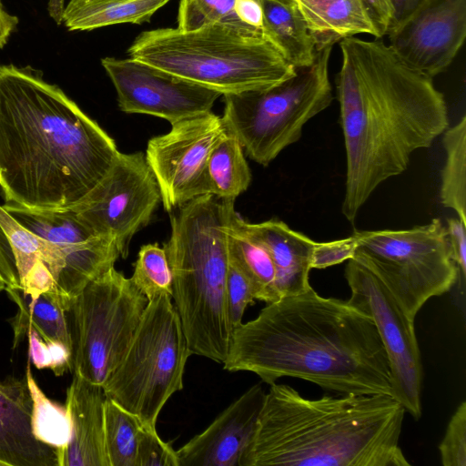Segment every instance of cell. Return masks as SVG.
<instances>
[{"label":"cell","instance_id":"22","mask_svg":"<svg viewBox=\"0 0 466 466\" xmlns=\"http://www.w3.org/2000/svg\"><path fill=\"white\" fill-rule=\"evenodd\" d=\"M41 261L46 264L56 283L62 268L59 251L0 205V274L5 287L21 289L24 279Z\"/></svg>","mask_w":466,"mask_h":466},{"label":"cell","instance_id":"1","mask_svg":"<svg viewBox=\"0 0 466 466\" xmlns=\"http://www.w3.org/2000/svg\"><path fill=\"white\" fill-rule=\"evenodd\" d=\"M119 151L58 86L31 66H0V190L5 204L65 211L82 202Z\"/></svg>","mask_w":466,"mask_h":466},{"label":"cell","instance_id":"35","mask_svg":"<svg viewBox=\"0 0 466 466\" xmlns=\"http://www.w3.org/2000/svg\"><path fill=\"white\" fill-rule=\"evenodd\" d=\"M443 466H466V402L462 401L451 416L439 445Z\"/></svg>","mask_w":466,"mask_h":466},{"label":"cell","instance_id":"9","mask_svg":"<svg viewBox=\"0 0 466 466\" xmlns=\"http://www.w3.org/2000/svg\"><path fill=\"white\" fill-rule=\"evenodd\" d=\"M147 297L115 267L89 282L66 310L72 371L103 387L126 353Z\"/></svg>","mask_w":466,"mask_h":466},{"label":"cell","instance_id":"30","mask_svg":"<svg viewBox=\"0 0 466 466\" xmlns=\"http://www.w3.org/2000/svg\"><path fill=\"white\" fill-rule=\"evenodd\" d=\"M143 424L110 399L105 401V444L110 466H136Z\"/></svg>","mask_w":466,"mask_h":466},{"label":"cell","instance_id":"31","mask_svg":"<svg viewBox=\"0 0 466 466\" xmlns=\"http://www.w3.org/2000/svg\"><path fill=\"white\" fill-rule=\"evenodd\" d=\"M131 279L148 300L172 296V274L164 248L157 243L140 248Z\"/></svg>","mask_w":466,"mask_h":466},{"label":"cell","instance_id":"25","mask_svg":"<svg viewBox=\"0 0 466 466\" xmlns=\"http://www.w3.org/2000/svg\"><path fill=\"white\" fill-rule=\"evenodd\" d=\"M169 0H69L61 22L69 31H89L117 25H142Z\"/></svg>","mask_w":466,"mask_h":466},{"label":"cell","instance_id":"45","mask_svg":"<svg viewBox=\"0 0 466 466\" xmlns=\"http://www.w3.org/2000/svg\"><path fill=\"white\" fill-rule=\"evenodd\" d=\"M0 466H1V464H0Z\"/></svg>","mask_w":466,"mask_h":466},{"label":"cell","instance_id":"41","mask_svg":"<svg viewBox=\"0 0 466 466\" xmlns=\"http://www.w3.org/2000/svg\"><path fill=\"white\" fill-rule=\"evenodd\" d=\"M18 24V18L9 14L0 0V48L4 47Z\"/></svg>","mask_w":466,"mask_h":466},{"label":"cell","instance_id":"7","mask_svg":"<svg viewBox=\"0 0 466 466\" xmlns=\"http://www.w3.org/2000/svg\"><path fill=\"white\" fill-rule=\"evenodd\" d=\"M333 46L317 53L312 65L268 88L226 94L222 118L244 152L267 167L302 135L304 125L333 100L329 64Z\"/></svg>","mask_w":466,"mask_h":466},{"label":"cell","instance_id":"36","mask_svg":"<svg viewBox=\"0 0 466 466\" xmlns=\"http://www.w3.org/2000/svg\"><path fill=\"white\" fill-rule=\"evenodd\" d=\"M136 466H179L177 451L158 436L157 430L143 426L138 440Z\"/></svg>","mask_w":466,"mask_h":466},{"label":"cell","instance_id":"15","mask_svg":"<svg viewBox=\"0 0 466 466\" xmlns=\"http://www.w3.org/2000/svg\"><path fill=\"white\" fill-rule=\"evenodd\" d=\"M121 111L161 117L170 124L211 111L222 95L133 58L104 57Z\"/></svg>","mask_w":466,"mask_h":466},{"label":"cell","instance_id":"32","mask_svg":"<svg viewBox=\"0 0 466 466\" xmlns=\"http://www.w3.org/2000/svg\"><path fill=\"white\" fill-rule=\"evenodd\" d=\"M235 2L236 0H180L177 28L194 30L214 23L251 27L238 18L234 11Z\"/></svg>","mask_w":466,"mask_h":466},{"label":"cell","instance_id":"8","mask_svg":"<svg viewBox=\"0 0 466 466\" xmlns=\"http://www.w3.org/2000/svg\"><path fill=\"white\" fill-rule=\"evenodd\" d=\"M170 298L148 300L126 353L103 385L107 399L152 430L167 401L182 390L192 355Z\"/></svg>","mask_w":466,"mask_h":466},{"label":"cell","instance_id":"43","mask_svg":"<svg viewBox=\"0 0 466 466\" xmlns=\"http://www.w3.org/2000/svg\"><path fill=\"white\" fill-rule=\"evenodd\" d=\"M64 0L49 1L50 14L56 21H58L57 23H61L62 13L64 11Z\"/></svg>","mask_w":466,"mask_h":466},{"label":"cell","instance_id":"10","mask_svg":"<svg viewBox=\"0 0 466 466\" xmlns=\"http://www.w3.org/2000/svg\"><path fill=\"white\" fill-rule=\"evenodd\" d=\"M354 259L373 271L413 320L430 299L448 292L459 272L439 218L408 229L355 231Z\"/></svg>","mask_w":466,"mask_h":466},{"label":"cell","instance_id":"39","mask_svg":"<svg viewBox=\"0 0 466 466\" xmlns=\"http://www.w3.org/2000/svg\"><path fill=\"white\" fill-rule=\"evenodd\" d=\"M234 11L243 24L264 31L263 8L260 0H236Z\"/></svg>","mask_w":466,"mask_h":466},{"label":"cell","instance_id":"42","mask_svg":"<svg viewBox=\"0 0 466 466\" xmlns=\"http://www.w3.org/2000/svg\"><path fill=\"white\" fill-rule=\"evenodd\" d=\"M395 9L394 22L410 13L420 0H392ZM392 23V24H393ZM391 24V25H392Z\"/></svg>","mask_w":466,"mask_h":466},{"label":"cell","instance_id":"20","mask_svg":"<svg viewBox=\"0 0 466 466\" xmlns=\"http://www.w3.org/2000/svg\"><path fill=\"white\" fill-rule=\"evenodd\" d=\"M248 228L272 259L279 299L302 293L311 287L309 274L314 240L278 219L248 222Z\"/></svg>","mask_w":466,"mask_h":466},{"label":"cell","instance_id":"18","mask_svg":"<svg viewBox=\"0 0 466 466\" xmlns=\"http://www.w3.org/2000/svg\"><path fill=\"white\" fill-rule=\"evenodd\" d=\"M106 399L103 387L74 373L65 405L72 433L67 446L57 452L58 466H110L105 444Z\"/></svg>","mask_w":466,"mask_h":466},{"label":"cell","instance_id":"3","mask_svg":"<svg viewBox=\"0 0 466 466\" xmlns=\"http://www.w3.org/2000/svg\"><path fill=\"white\" fill-rule=\"evenodd\" d=\"M222 364L269 385L292 377L340 394L391 396L388 356L371 317L312 287L268 303L235 328Z\"/></svg>","mask_w":466,"mask_h":466},{"label":"cell","instance_id":"16","mask_svg":"<svg viewBox=\"0 0 466 466\" xmlns=\"http://www.w3.org/2000/svg\"><path fill=\"white\" fill-rule=\"evenodd\" d=\"M385 35L405 66L433 78L450 66L464 43L466 0H420Z\"/></svg>","mask_w":466,"mask_h":466},{"label":"cell","instance_id":"4","mask_svg":"<svg viewBox=\"0 0 466 466\" xmlns=\"http://www.w3.org/2000/svg\"><path fill=\"white\" fill-rule=\"evenodd\" d=\"M404 413L390 395L312 400L274 382L239 466H409L400 447Z\"/></svg>","mask_w":466,"mask_h":466},{"label":"cell","instance_id":"37","mask_svg":"<svg viewBox=\"0 0 466 466\" xmlns=\"http://www.w3.org/2000/svg\"><path fill=\"white\" fill-rule=\"evenodd\" d=\"M357 240L352 234L345 238L316 242L311 256V268L323 269L348 261L355 256Z\"/></svg>","mask_w":466,"mask_h":466},{"label":"cell","instance_id":"40","mask_svg":"<svg viewBox=\"0 0 466 466\" xmlns=\"http://www.w3.org/2000/svg\"><path fill=\"white\" fill-rule=\"evenodd\" d=\"M382 34L386 35L394 21L395 9L392 0H365Z\"/></svg>","mask_w":466,"mask_h":466},{"label":"cell","instance_id":"28","mask_svg":"<svg viewBox=\"0 0 466 466\" xmlns=\"http://www.w3.org/2000/svg\"><path fill=\"white\" fill-rule=\"evenodd\" d=\"M446 159L441 171L442 205L456 212L466 224V116L443 132Z\"/></svg>","mask_w":466,"mask_h":466},{"label":"cell","instance_id":"12","mask_svg":"<svg viewBox=\"0 0 466 466\" xmlns=\"http://www.w3.org/2000/svg\"><path fill=\"white\" fill-rule=\"evenodd\" d=\"M160 201L145 154L119 152L100 182L69 210L96 233L112 238L125 258L133 236L149 223Z\"/></svg>","mask_w":466,"mask_h":466},{"label":"cell","instance_id":"14","mask_svg":"<svg viewBox=\"0 0 466 466\" xmlns=\"http://www.w3.org/2000/svg\"><path fill=\"white\" fill-rule=\"evenodd\" d=\"M26 228L53 244L62 257L56 289L69 304L92 280L114 267L120 256L115 240L96 233L71 210L35 211L3 205Z\"/></svg>","mask_w":466,"mask_h":466},{"label":"cell","instance_id":"11","mask_svg":"<svg viewBox=\"0 0 466 466\" xmlns=\"http://www.w3.org/2000/svg\"><path fill=\"white\" fill-rule=\"evenodd\" d=\"M344 277L351 290L349 304L371 317L386 350L391 396L414 420L421 416L423 368L414 321L386 286L358 260H348Z\"/></svg>","mask_w":466,"mask_h":466},{"label":"cell","instance_id":"27","mask_svg":"<svg viewBox=\"0 0 466 466\" xmlns=\"http://www.w3.org/2000/svg\"><path fill=\"white\" fill-rule=\"evenodd\" d=\"M206 173L209 194L219 199L235 200L250 185L243 147L229 131L210 152Z\"/></svg>","mask_w":466,"mask_h":466},{"label":"cell","instance_id":"5","mask_svg":"<svg viewBox=\"0 0 466 466\" xmlns=\"http://www.w3.org/2000/svg\"><path fill=\"white\" fill-rule=\"evenodd\" d=\"M235 200L198 197L172 211L164 245L172 296L191 354L223 363L233 329L227 306L228 212Z\"/></svg>","mask_w":466,"mask_h":466},{"label":"cell","instance_id":"13","mask_svg":"<svg viewBox=\"0 0 466 466\" xmlns=\"http://www.w3.org/2000/svg\"><path fill=\"white\" fill-rule=\"evenodd\" d=\"M228 130L211 111L171 124V129L147 142L145 157L167 212L210 195L207 163L214 147Z\"/></svg>","mask_w":466,"mask_h":466},{"label":"cell","instance_id":"6","mask_svg":"<svg viewBox=\"0 0 466 466\" xmlns=\"http://www.w3.org/2000/svg\"><path fill=\"white\" fill-rule=\"evenodd\" d=\"M127 54L222 96L268 88L296 73L263 30L225 23L144 31Z\"/></svg>","mask_w":466,"mask_h":466},{"label":"cell","instance_id":"26","mask_svg":"<svg viewBox=\"0 0 466 466\" xmlns=\"http://www.w3.org/2000/svg\"><path fill=\"white\" fill-rule=\"evenodd\" d=\"M229 253L248 277L255 299L271 303L279 299L276 271L267 249L251 235L246 221L231 205L228 212Z\"/></svg>","mask_w":466,"mask_h":466},{"label":"cell","instance_id":"34","mask_svg":"<svg viewBox=\"0 0 466 466\" xmlns=\"http://www.w3.org/2000/svg\"><path fill=\"white\" fill-rule=\"evenodd\" d=\"M226 298L228 319L232 329L242 323L248 304H254L255 296L251 282L233 256L229 253L226 282Z\"/></svg>","mask_w":466,"mask_h":466},{"label":"cell","instance_id":"23","mask_svg":"<svg viewBox=\"0 0 466 466\" xmlns=\"http://www.w3.org/2000/svg\"><path fill=\"white\" fill-rule=\"evenodd\" d=\"M5 290L18 308L17 313L8 319L14 334V349L25 339L29 329H34L43 339L61 342L72 351L66 316L69 304L56 289L35 298L27 295L22 289L5 287Z\"/></svg>","mask_w":466,"mask_h":466},{"label":"cell","instance_id":"33","mask_svg":"<svg viewBox=\"0 0 466 466\" xmlns=\"http://www.w3.org/2000/svg\"><path fill=\"white\" fill-rule=\"evenodd\" d=\"M28 360L37 369H50L56 376L72 371V351L65 344L43 339L35 330L29 329Z\"/></svg>","mask_w":466,"mask_h":466},{"label":"cell","instance_id":"2","mask_svg":"<svg viewBox=\"0 0 466 466\" xmlns=\"http://www.w3.org/2000/svg\"><path fill=\"white\" fill-rule=\"evenodd\" d=\"M336 76L346 151L341 211L353 224L374 190L403 173L411 154L449 127L444 96L432 78L405 66L381 38L339 43Z\"/></svg>","mask_w":466,"mask_h":466},{"label":"cell","instance_id":"17","mask_svg":"<svg viewBox=\"0 0 466 466\" xmlns=\"http://www.w3.org/2000/svg\"><path fill=\"white\" fill-rule=\"evenodd\" d=\"M266 392L255 384L177 451L179 466H239L254 436Z\"/></svg>","mask_w":466,"mask_h":466},{"label":"cell","instance_id":"21","mask_svg":"<svg viewBox=\"0 0 466 466\" xmlns=\"http://www.w3.org/2000/svg\"><path fill=\"white\" fill-rule=\"evenodd\" d=\"M319 52L343 39L366 34L384 35L365 0H293Z\"/></svg>","mask_w":466,"mask_h":466},{"label":"cell","instance_id":"24","mask_svg":"<svg viewBox=\"0 0 466 466\" xmlns=\"http://www.w3.org/2000/svg\"><path fill=\"white\" fill-rule=\"evenodd\" d=\"M266 36L294 67L313 64L317 51L306 23L293 0H260Z\"/></svg>","mask_w":466,"mask_h":466},{"label":"cell","instance_id":"19","mask_svg":"<svg viewBox=\"0 0 466 466\" xmlns=\"http://www.w3.org/2000/svg\"><path fill=\"white\" fill-rule=\"evenodd\" d=\"M25 378L0 380L1 466H58L57 451L35 439Z\"/></svg>","mask_w":466,"mask_h":466},{"label":"cell","instance_id":"38","mask_svg":"<svg viewBox=\"0 0 466 466\" xmlns=\"http://www.w3.org/2000/svg\"><path fill=\"white\" fill-rule=\"evenodd\" d=\"M446 232L450 257L458 268L459 277L464 279L466 275V224L459 218H449Z\"/></svg>","mask_w":466,"mask_h":466},{"label":"cell","instance_id":"29","mask_svg":"<svg viewBox=\"0 0 466 466\" xmlns=\"http://www.w3.org/2000/svg\"><path fill=\"white\" fill-rule=\"evenodd\" d=\"M25 380L32 400L31 428L36 440L63 451L71 439V420L66 406L50 400L38 386L28 360Z\"/></svg>","mask_w":466,"mask_h":466},{"label":"cell","instance_id":"44","mask_svg":"<svg viewBox=\"0 0 466 466\" xmlns=\"http://www.w3.org/2000/svg\"><path fill=\"white\" fill-rule=\"evenodd\" d=\"M5 283L0 274V292L5 290Z\"/></svg>","mask_w":466,"mask_h":466}]
</instances>
